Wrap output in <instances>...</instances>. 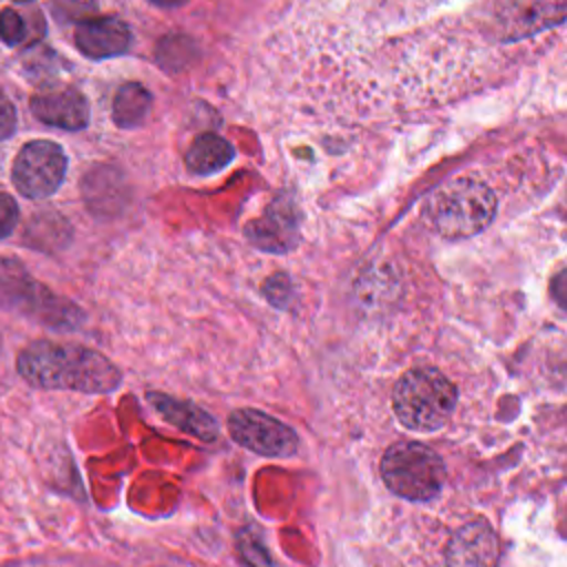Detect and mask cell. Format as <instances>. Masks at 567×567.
Masks as SVG:
<instances>
[{"label": "cell", "mask_w": 567, "mask_h": 567, "mask_svg": "<svg viewBox=\"0 0 567 567\" xmlns=\"http://www.w3.org/2000/svg\"><path fill=\"white\" fill-rule=\"evenodd\" d=\"M20 374L38 388L109 392L120 383L117 368L95 350L35 341L18 357Z\"/></svg>", "instance_id": "obj_1"}, {"label": "cell", "mask_w": 567, "mask_h": 567, "mask_svg": "<svg viewBox=\"0 0 567 567\" xmlns=\"http://www.w3.org/2000/svg\"><path fill=\"white\" fill-rule=\"evenodd\" d=\"M494 215V193L472 177H458L443 184L423 204L425 226L445 239L472 237L487 228Z\"/></svg>", "instance_id": "obj_2"}, {"label": "cell", "mask_w": 567, "mask_h": 567, "mask_svg": "<svg viewBox=\"0 0 567 567\" xmlns=\"http://www.w3.org/2000/svg\"><path fill=\"white\" fill-rule=\"evenodd\" d=\"M392 405L405 427L430 432L450 419L456 405V388L434 368H414L396 381Z\"/></svg>", "instance_id": "obj_3"}, {"label": "cell", "mask_w": 567, "mask_h": 567, "mask_svg": "<svg viewBox=\"0 0 567 567\" xmlns=\"http://www.w3.org/2000/svg\"><path fill=\"white\" fill-rule=\"evenodd\" d=\"M381 476L396 496L430 501L443 487L445 465L441 456L423 443H394L381 458Z\"/></svg>", "instance_id": "obj_4"}, {"label": "cell", "mask_w": 567, "mask_h": 567, "mask_svg": "<svg viewBox=\"0 0 567 567\" xmlns=\"http://www.w3.org/2000/svg\"><path fill=\"white\" fill-rule=\"evenodd\" d=\"M66 173L64 151L49 140H35L22 146L13 162V182L27 197L42 199L58 190Z\"/></svg>", "instance_id": "obj_5"}, {"label": "cell", "mask_w": 567, "mask_h": 567, "mask_svg": "<svg viewBox=\"0 0 567 567\" xmlns=\"http://www.w3.org/2000/svg\"><path fill=\"white\" fill-rule=\"evenodd\" d=\"M233 439L261 456H290L299 439L292 427L259 410H235L228 416Z\"/></svg>", "instance_id": "obj_6"}, {"label": "cell", "mask_w": 567, "mask_h": 567, "mask_svg": "<svg viewBox=\"0 0 567 567\" xmlns=\"http://www.w3.org/2000/svg\"><path fill=\"white\" fill-rule=\"evenodd\" d=\"M246 237L261 250L286 252L299 239V210L288 195H279L261 217L246 226Z\"/></svg>", "instance_id": "obj_7"}, {"label": "cell", "mask_w": 567, "mask_h": 567, "mask_svg": "<svg viewBox=\"0 0 567 567\" xmlns=\"http://www.w3.org/2000/svg\"><path fill=\"white\" fill-rule=\"evenodd\" d=\"M498 538L485 520H472L456 529L445 549V567H496Z\"/></svg>", "instance_id": "obj_8"}, {"label": "cell", "mask_w": 567, "mask_h": 567, "mask_svg": "<svg viewBox=\"0 0 567 567\" xmlns=\"http://www.w3.org/2000/svg\"><path fill=\"white\" fill-rule=\"evenodd\" d=\"M31 111L40 122L66 131H80L89 124L86 97L71 86H55L35 93L31 97Z\"/></svg>", "instance_id": "obj_9"}, {"label": "cell", "mask_w": 567, "mask_h": 567, "mask_svg": "<svg viewBox=\"0 0 567 567\" xmlns=\"http://www.w3.org/2000/svg\"><path fill=\"white\" fill-rule=\"evenodd\" d=\"M75 44L86 58L104 60V58L120 55L128 49L131 31L126 22H122L120 18H111V16L89 18L78 22Z\"/></svg>", "instance_id": "obj_10"}, {"label": "cell", "mask_w": 567, "mask_h": 567, "mask_svg": "<svg viewBox=\"0 0 567 567\" xmlns=\"http://www.w3.org/2000/svg\"><path fill=\"white\" fill-rule=\"evenodd\" d=\"M563 18L565 0H514L507 11L505 38H523L536 33L538 29L560 24Z\"/></svg>", "instance_id": "obj_11"}, {"label": "cell", "mask_w": 567, "mask_h": 567, "mask_svg": "<svg viewBox=\"0 0 567 567\" xmlns=\"http://www.w3.org/2000/svg\"><path fill=\"white\" fill-rule=\"evenodd\" d=\"M40 284L31 279L27 268L11 257H0V308L29 312Z\"/></svg>", "instance_id": "obj_12"}, {"label": "cell", "mask_w": 567, "mask_h": 567, "mask_svg": "<svg viewBox=\"0 0 567 567\" xmlns=\"http://www.w3.org/2000/svg\"><path fill=\"white\" fill-rule=\"evenodd\" d=\"M84 199L95 215H111L122 204V177L109 166H100L84 177Z\"/></svg>", "instance_id": "obj_13"}, {"label": "cell", "mask_w": 567, "mask_h": 567, "mask_svg": "<svg viewBox=\"0 0 567 567\" xmlns=\"http://www.w3.org/2000/svg\"><path fill=\"white\" fill-rule=\"evenodd\" d=\"M233 155L235 151L230 142H226L217 133H204L190 144L186 153V166L197 175H210L230 164Z\"/></svg>", "instance_id": "obj_14"}, {"label": "cell", "mask_w": 567, "mask_h": 567, "mask_svg": "<svg viewBox=\"0 0 567 567\" xmlns=\"http://www.w3.org/2000/svg\"><path fill=\"white\" fill-rule=\"evenodd\" d=\"M69 237H71V230L66 219L53 210L35 213L29 219V226L24 228V244L44 252L60 250L69 241Z\"/></svg>", "instance_id": "obj_15"}, {"label": "cell", "mask_w": 567, "mask_h": 567, "mask_svg": "<svg viewBox=\"0 0 567 567\" xmlns=\"http://www.w3.org/2000/svg\"><path fill=\"white\" fill-rule=\"evenodd\" d=\"M151 93L140 82H126L117 89L113 100V120L122 128H135L151 111Z\"/></svg>", "instance_id": "obj_16"}, {"label": "cell", "mask_w": 567, "mask_h": 567, "mask_svg": "<svg viewBox=\"0 0 567 567\" xmlns=\"http://www.w3.org/2000/svg\"><path fill=\"white\" fill-rule=\"evenodd\" d=\"M193 42L188 38L182 35H171L166 40H162L159 49H157V60L159 64L168 66V69H182L184 64H188L193 60Z\"/></svg>", "instance_id": "obj_17"}, {"label": "cell", "mask_w": 567, "mask_h": 567, "mask_svg": "<svg viewBox=\"0 0 567 567\" xmlns=\"http://www.w3.org/2000/svg\"><path fill=\"white\" fill-rule=\"evenodd\" d=\"M53 13L64 22H82L95 13V0H53Z\"/></svg>", "instance_id": "obj_18"}, {"label": "cell", "mask_w": 567, "mask_h": 567, "mask_svg": "<svg viewBox=\"0 0 567 567\" xmlns=\"http://www.w3.org/2000/svg\"><path fill=\"white\" fill-rule=\"evenodd\" d=\"M27 35H29V24L24 22V18L9 7L2 9L0 11V38L7 44H20Z\"/></svg>", "instance_id": "obj_19"}, {"label": "cell", "mask_w": 567, "mask_h": 567, "mask_svg": "<svg viewBox=\"0 0 567 567\" xmlns=\"http://www.w3.org/2000/svg\"><path fill=\"white\" fill-rule=\"evenodd\" d=\"M16 221H18L16 202L7 193H0V239L13 230Z\"/></svg>", "instance_id": "obj_20"}, {"label": "cell", "mask_w": 567, "mask_h": 567, "mask_svg": "<svg viewBox=\"0 0 567 567\" xmlns=\"http://www.w3.org/2000/svg\"><path fill=\"white\" fill-rule=\"evenodd\" d=\"M16 128V109L13 104L0 93V140L9 137Z\"/></svg>", "instance_id": "obj_21"}, {"label": "cell", "mask_w": 567, "mask_h": 567, "mask_svg": "<svg viewBox=\"0 0 567 567\" xmlns=\"http://www.w3.org/2000/svg\"><path fill=\"white\" fill-rule=\"evenodd\" d=\"M148 2H153V4H157V7H164V9H175V7L186 4L188 0H148Z\"/></svg>", "instance_id": "obj_22"}, {"label": "cell", "mask_w": 567, "mask_h": 567, "mask_svg": "<svg viewBox=\"0 0 567 567\" xmlns=\"http://www.w3.org/2000/svg\"><path fill=\"white\" fill-rule=\"evenodd\" d=\"M20 2H27V0H20Z\"/></svg>", "instance_id": "obj_23"}]
</instances>
